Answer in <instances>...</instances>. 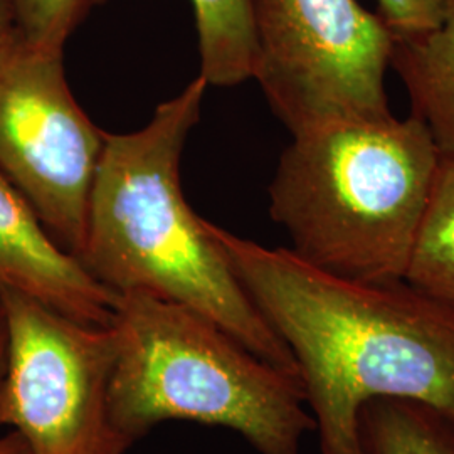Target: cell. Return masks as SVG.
<instances>
[{
	"label": "cell",
	"mask_w": 454,
	"mask_h": 454,
	"mask_svg": "<svg viewBox=\"0 0 454 454\" xmlns=\"http://www.w3.org/2000/svg\"><path fill=\"white\" fill-rule=\"evenodd\" d=\"M0 454H31V450L19 433L11 431L0 436Z\"/></svg>",
	"instance_id": "obj_16"
},
{
	"label": "cell",
	"mask_w": 454,
	"mask_h": 454,
	"mask_svg": "<svg viewBox=\"0 0 454 454\" xmlns=\"http://www.w3.org/2000/svg\"><path fill=\"white\" fill-rule=\"evenodd\" d=\"M0 300L9 332L0 426L31 454L127 453L133 444L110 411L114 326L76 322L22 293L0 290Z\"/></svg>",
	"instance_id": "obj_6"
},
{
	"label": "cell",
	"mask_w": 454,
	"mask_h": 454,
	"mask_svg": "<svg viewBox=\"0 0 454 454\" xmlns=\"http://www.w3.org/2000/svg\"><path fill=\"white\" fill-rule=\"evenodd\" d=\"M95 5L105 0H93ZM200 54V76L209 86L232 88L254 78L258 44L251 0H191Z\"/></svg>",
	"instance_id": "obj_10"
},
{
	"label": "cell",
	"mask_w": 454,
	"mask_h": 454,
	"mask_svg": "<svg viewBox=\"0 0 454 454\" xmlns=\"http://www.w3.org/2000/svg\"><path fill=\"white\" fill-rule=\"evenodd\" d=\"M390 67L406 86L411 114L441 155L454 157V0L438 27L394 35Z\"/></svg>",
	"instance_id": "obj_9"
},
{
	"label": "cell",
	"mask_w": 454,
	"mask_h": 454,
	"mask_svg": "<svg viewBox=\"0 0 454 454\" xmlns=\"http://www.w3.org/2000/svg\"><path fill=\"white\" fill-rule=\"evenodd\" d=\"M16 12L12 0H0V48L16 35Z\"/></svg>",
	"instance_id": "obj_15"
},
{
	"label": "cell",
	"mask_w": 454,
	"mask_h": 454,
	"mask_svg": "<svg viewBox=\"0 0 454 454\" xmlns=\"http://www.w3.org/2000/svg\"><path fill=\"white\" fill-rule=\"evenodd\" d=\"M212 236L298 367L320 454H367L360 412L416 401L454 422V309L406 279L326 273L290 247L209 223Z\"/></svg>",
	"instance_id": "obj_1"
},
{
	"label": "cell",
	"mask_w": 454,
	"mask_h": 454,
	"mask_svg": "<svg viewBox=\"0 0 454 454\" xmlns=\"http://www.w3.org/2000/svg\"><path fill=\"white\" fill-rule=\"evenodd\" d=\"M379 16L394 35L422 33L438 27L451 0H377Z\"/></svg>",
	"instance_id": "obj_14"
},
{
	"label": "cell",
	"mask_w": 454,
	"mask_h": 454,
	"mask_svg": "<svg viewBox=\"0 0 454 454\" xmlns=\"http://www.w3.org/2000/svg\"><path fill=\"white\" fill-rule=\"evenodd\" d=\"M404 279L454 309V157H439Z\"/></svg>",
	"instance_id": "obj_11"
},
{
	"label": "cell",
	"mask_w": 454,
	"mask_h": 454,
	"mask_svg": "<svg viewBox=\"0 0 454 454\" xmlns=\"http://www.w3.org/2000/svg\"><path fill=\"white\" fill-rule=\"evenodd\" d=\"M105 140L69 90L63 51L17 33L0 48V174L76 258Z\"/></svg>",
	"instance_id": "obj_7"
},
{
	"label": "cell",
	"mask_w": 454,
	"mask_h": 454,
	"mask_svg": "<svg viewBox=\"0 0 454 454\" xmlns=\"http://www.w3.org/2000/svg\"><path fill=\"white\" fill-rule=\"evenodd\" d=\"M254 78L292 135L339 120L390 116L394 34L357 0H251Z\"/></svg>",
	"instance_id": "obj_5"
},
{
	"label": "cell",
	"mask_w": 454,
	"mask_h": 454,
	"mask_svg": "<svg viewBox=\"0 0 454 454\" xmlns=\"http://www.w3.org/2000/svg\"><path fill=\"white\" fill-rule=\"evenodd\" d=\"M439 157L412 114L296 133L268 189L270 215L315 268L360 281L404 279Z\"/></svg>",
	"instance_id": "obj_3"
},
{
	"label": "cell",
	"mask_w": 454,
	"mask_h": 454,
	"mask_svg": "<svg viewBox=\"0 0 454 454\" xmlns=\"http://www.w3.org/2000/svg\"><path fill=\"white\" fill-rule=\"evenodd\" d=\"M110 386L116 429L135 444L165 421L238 433L258 454H301L315 431L301 382L194 309L142 293L118 298Z\"/></svg>",
	"instance_id": "obj_4"
},
{
	"label": "cell",
	"mask_w": 454,
	"mask_h": 454,
	"mask_svg": "<svg viewBox=\"0 0 454 454\" xmlns=\"http://www.w3.org/2000/svg\"><path fill=\"white\" fill-rule=\"evenodd\" d=\"M207 88L199 74L160 103L144 129L106 131L78 260L114 294L142 293L194 309L300 380L290 348L244 290L209 221L192 211L182 191V153Z\"/></svg>",
	"instance_id": "obj_2"
},
{
	"label": "cell",
	"mask_w": 454,
	"mask_h": 454,
	"mask_svg": "<svg viewBox=\"0 0 454 454\" xmlns=\"http://www.w3.org/2000/svg\"><path fill=\"white\" fill-rule=\"evenodd\" d=\"M0 290L22 293L82 324L108 326L118 294L52 239L26 197L0 174Z\"/></svg>",
	"instance_id": "obj_8"
},
{
	"label": "cell",
	"mask_w": 454,
	"mask_h": 454,
	"mask_svg": "<svg viewBox=\"0 0 454 454\" xmlns=\"http://www.w3.org/2000/svg\"><path fill=\"white\" fill-rule=\"evenodd\" d=\"M17 34L41 48L65 51L66 41L95 5L93 0H12Z\"/></svg>",
	"instance_id": "obj_13"
},
{
	"label": "cell",
	"mask_w": 454,
	"mask_h": 454,
	"mask_svg": "<svg viewBox=\"0 0 454 454\" xmlns=\"http://www.w3.org/2000/svg\"><path fill=\"white\" fill-rule=\"evenodd\" d=\"M7 343H9L7 318H5V311H4V305H2V300H0V386H2V380H4L5 365H7Z\"/></svg>",
	"instance_id": "obj_17"
},
{
	"label": "cell",
	"mask_w": 454,
	"mask_h": 454,
	"mask_svg": "<svg viewBox=\"0 0 454 454\" xmlns=\"http://www.w3.org/2000/svg\"><path fill=\"white\" fill-rule=\"evenodd\" d=\"M358 426L367 454H454V422L416 401L375 399Z\"/></svg>",
	"instance_id": "obj_12"
}]
</instances>
